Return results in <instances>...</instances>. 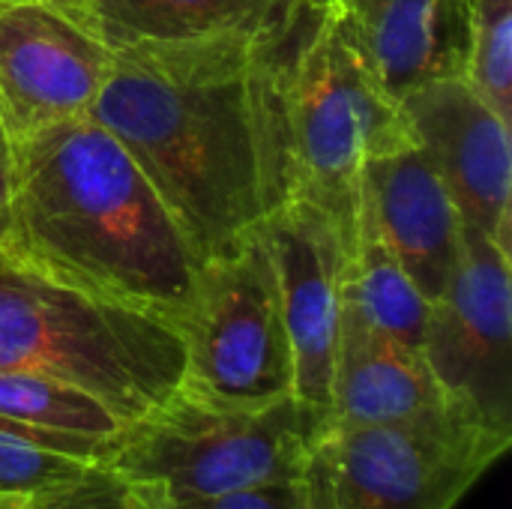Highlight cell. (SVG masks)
Here are the masks:
<instances>
[{
    "label": "cell",
    "instance_id": "6da1fadb",
    "mask_svg": "<svg viewBox=\"0 0 512 509\" xmlns=\"http://www.w3.org/2000/svg\"><path fill=\"white\" fill-rule=\"evenodd\" d=\"M312 0L258 27L111 48L90 117L153 183L198 264L294 198L291 75Z\"/></svg>",
    "mask_w": 512,
    "mask_h": 509
},
{
    "label": "cell",
    "instance_id": "7a4b0ae2",
    "mask_svg": "<svg viewBox=\"0 0 512 509\" xmlns=\"http://www.w3.org/2000/svg\"><path fill=\"white\" fill-rule=\"evenodd\" d=\"M0 240L171 327L192 303L195 252L126 147L90 114L12 144Z\"/></svg>",
    "mask_w": 512,
    "mask_h": 509
},
{
    "label": "cell",
    "instance_id": "3957f363",
    "mask_svg": "<svg viewBox=\"0 0 512 509\" xmlns=\"http://www.w3.org/2000/svg\"><path fill=\"white\" fill-rule=\"evenodd\" d=\"M0 372L75 384L129 426L183 384L186 351L159 315L81 288L0 240Z\"/></svg>",
    "mask_w": 512,
    "mask_h": 509
},
{
    "label": "cell",
    "instance_id": "277c9868",
    "mask_svg": "<svg viewBox=\"0 0 512 509\" xmlns=\"http://www.w3.org/2000/svg\"><path fill=\"white\" fill-rule=\"evenodd\" d=\"M414 141L402 102L372 66L354 12L315 3L291 75L294 198L321 207L354 246L366 162Z\"/></svg>",
    "mask_w": 512,
    "mask_h": 509
},
{
    "label": "cell",
    "instance_id": "5b68a950",
    "mask_svg": "<svg viewBox=\"0 0 512 509\" xmlns=\"http://www.w3.org/2000/svg\"><path fill=\"white\" fill-rule=\"evenodd\" d=\"M324 438L297 396L240 408L180 384L159 408L120 429L105 465L135 495L201 498L303 480Z\"/></svg>",
    "mask_w": 512,
    "mask_h": 509
},
{
    "label": "cell",
    "instance_id": "8992f818",
    "mask_svg": "<svg viewBox=\"0 0 512 509\" xmlns=\"http://www.w3.org/2000/svg\"><path fill=\"white\" fill-rule=\"evenodd\" d=\"M174 330L186 351V390L240 408L294 396L291 342L264 222L234 249L198 264L192 303Z\"/></svg>",
    "mask_w": 512,
    "mask_h": 509
},
{
    "label": "cell",
    "instance_id": "52a82bcc",
    "mask_svg": "<svg viewBox=\"0 0 512 509\" xmlns=\"http://www.w3.org/2000/svg\"><path fill=\"white\" fill-rule=\"evenodd\" d=\"M510 444L447 405L402 423L333 426L318 453L339 509H453Z\"/></svg>",
    "mask_w": 512,
    "mask_h": 509
},
{
    "label": "cell",
    "instance_id": "ba28073f",
    "mask_svg": "<svg viewBox=\"0 0 512 509\" xmlns=\"http://www.w3.org/2000/svg\"><path fill=\"white\" fill-rule=\"evenodd\" d=\"M423 357L450 405L512 435L510 252L465 222L453 273L429 303Z\"/></svg>",
    "mask_w": 512,
    "mask_h": 509
},
{
    "label": "cell",
    "instance_id": "9c48e42d",
    "mask_svg": "<svg viewBox=\"0 0 512 509\" xmlns=\"http://www.w3.org/2000/svg\"><path fill=\"white\" fill-rule=\"evenodd\" d=\"M264 231L279 273L294 360V396L315 423L330 432L333 360L351 243L321 207L303 198H291L273 210L264 219Z\"/></svg>",
    "mask_w": 512,
    "mask_h": 509
},
{
    "label": "cell",
    "instance_id": "30bf717a",
    "mask_svg": "<svg viewBox=\"0 0 512 509\" xmlns=\"http://www.w3.org/2000/svg\"><path fill=\"white\" fill-rule=\"evenodd\" d=\"M111 48L36 0H0V129L12 144L90 114Z\"/></svg>",
    "mask_w": 512,
    "mask_h": 509
},
{
    "label": "cell",
    "instance_id": "8fae6325",
    "mask_svg": "<svg viewBox=\"0 0 512 509\" xmlns=\"http://www.w3.org/2000/svg\"><path fill=\"white\" fill-rule=\"evenodd\" d=\"M399 102L459 219L510 252V123L495 114L465 78L423 84Z\"/></svg>",
    "mask_w": 512,
    "mask_h": 509
},
{
    "label": "cell",
    "instance_id": "7c38bea8",
    "mask_svg": "<svg viewBox=\"0 0 512 509\" xmlns=\"http://www.w3.org/2000/svg\"><path fill=\"white\" fill-rule=\"evenodd\" d=\"M363 201L420 294L438 300L453 273L462 219L423 147L414 141L372 156L363 168Z\"/></svg>",
    "mask_w": 512,
    "mask_h": 509
},
{
    "label": "cell",
    "instance_id": "4fadbf2b",
    "mask_svg": "<svg viewBox=\"0 0 512 509\" xmlns=\"http://www.w3.org/2000/svg\"><path fill=\"white\" fill-rule=\"evenodd\" d=\"M423 351L375 330L345 297L333 360V426H381L447 408Z\"/></svg>",
    "mask_w": 512,
    "mask_h": 509
},
{
    "label": "cell",
    "instance_id": "5bb4252c",
    "mask_svg": "<svg viewBox=\"0 0 512 509\" xmlns=\"http://www.w3.org/2000/svg\"><path fill=\"white\" fill-rule=\"evenodd\" d=\"M366 51L384 87L402 99L432 84L465 78L474 36L471 0H384L363 24Z\"/></svg>",
    "mask_w": 512,
    "mask_h": 509
},
{
    "label": "cell",
    "instance_id": "9a60e30c",
    "mask_svg": "<svg viewBox=\"0 0 512 509\" xmlns=\"http://www.w3.org/2000/svg\"><path fill=\"white\" fill-rule=\"evenodd\" d=\"M342 297L381 333L390 339L423 351L429 300L420 294L408 270L399 264L387 240L381 237L363 195L357 234L348 258V273L342 285Z\"/></svg>",
    "mask_w": 512,
    "mask_h": 509
},
{
    "label": "cell",
    "instance_id": "2e32d148",
    "mask_svg": "<svg viewBox=\"0 0 512 509\" xmlns=\"http://www.w3.org/2000/svg\"><path fill=\"white\" fill-rule=\"evenodd\" d=\"M282 0H96L93 33L108 45L180 42L264 24Z\"/></svg>",
    "mask_w": 512,
    "mask_h": 509
},
{
    "label": "cell",
    "instance_id": "e0dca14e",
    "mask_svg": "<svg viewBox=\"0 0 512 509\" xmlns=\"http://www.w3.org/2000/svg\"><path fill=\"white\" fill-rule=\"evenodd\" d=\"M114 438H87L0 417V498H36L105 462Z\"/></svg>",
    "mask_w": 512,
    "mask_h": 509
},
{
    "label": "cell",
    "instance_id": "ac0fdd59",
    "mask_svg": "<svg viewBox=\"0 0 512 509\" xmlns=\"http://www.w3.org/2000/svg\"><path fill=\"white\" fill-rule=\"evenodd\" d=\"M0 417L87 438H117L123 429L87 390L30 372H0Z\"/></svg>",
    "mask_w": 512,
    "mask_h": 509
},
{
    "label": "cell",
    "instance_id": "d6986e66",
    "mask_svg": "<svg viewBox=\"0 0 512 509\" xmlns=\"http://www.w3.org/2000/svg\"><path fill=\"white\" fill-rule=\"evenodd\" d=\"M474 36L465 81L507 123H512V0H471Z\"/></svg>",
    "mask_w": 512,
    "mask_h": 509
},
{
    "label": "cell",
    "instance_id": "ffe728a7",
    "mask_svg": "<svg viewBox=\"0 0 512 509\" xmlns=\"http://www.w3.org/2000/svg\"><path fill=\"white\" fill-rule=\"evenodd\" d=\"M126 501L129 509H300L303 480L237 489L225 495H201V498H150L126 489Z\"/></svg>",
    "mask_w": 512,
    "mask_h": 509
},
{
    "label": "cell",
    "instance_id": "44dd1931",
    "mask_svg": "<svg viewBox=\"0 0 512 509\" xmlns=\"http://www.w3.org/2000/svg\"><path fill=\"white\" fill-rule=\"evenodd\" d=\"M27 509H129L123 480L105 465H90L81 477L30 498Z\"/></svg>",
    "mask_w": 512,
    "mask_h": 509
},
{
    "label": "cell",
    "instance_id": "7402d4cb",
    "mask_svg": "<svg viewBox=\"0 0 512 509\" xmlns=\"http://www.w3.org/2000/svg\"><path fill=\"white\" fill-rule=\"evenodd\" d=\"M300 509H339L333 501V489H330V477H327V465L324 456L315 450L312 465L303 477V501Z\"/></svg>",
    "mask_w": 512,
    "mask_h": 509
},
{
    "label": "cell",
    "instance_id": "603a6c76",
    "mask_svg": "<svg viewBox=\"0 0 512 509\" xmlns=\"http://www.w3.org/2000/svg\"><path fill=\"white\" fill-rule=\"evenodd\" d=\"M36 3L54 6L57 12H63V15H69L72 21H78L81 27L93 30V3H96V0H36Z\"/></svg>",
    "mask_w": 512,
    "mask_h": 509
},
{
    "label": "cell",
    "instance_id": "cb8c5ba5",
    "mask_svg": "<svg viewBox=\"0 0 512 509\" xmlns=\"http://www.w3.org/2000/svg\"><path fill=\"white\" fill-rule=\"evenodd\" d=\"M9 183H12V147L0 129V231H3L6 204H9Z\"/></svg>",
    "mask_w": 512,
    "mask_h": 509
},
{
    "label": "cell",
    "instance_id": "d4e9b609",
    "mask_svg": "<svg viewBox=\"0 0 512 509\" xmlns=\"http://www.w3.org/2000/svg\"><path fill=\"white\" fill-rule=\"evenodd\" d=\"M312 3H318V6H321V3H339V6H345V9H351L357 21L366 24V21L378 12V6H381L384 0H312Z\"/></svg>",
    "mask_w": 512,
    "mask_h": 509
},
{
    "label": "cell",
    "instance_id": "484cf974",
    "mask_svg": "<svg viewBox=\"0 0 512 509\" xmlns=\"http://www.w3.org/2000/svg\"><path fill=\"white\" fill-rule=\"evenodd\" d=\"M27 504L24 498H0V509H27Z\"/></svg>",
    "mask_w": 512,
    "mask_h": 509
}]
</instances>
